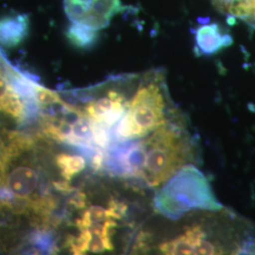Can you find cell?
I'll return each mask as SVG.
<instances>
[{
    "mask_svg": "<svg viewBox=\"0 0 255 255\" xmlns=\"http://www.w3.org/2000/svg\"><path fill=\"white\" fill-rule=\"evenodd\" d=\"M153 202L155 209L172 220L194 210L219 212L223 208L205 175L193 164L183 166L169 178Z\"/></svg>",
    "mask_w": 255,
    "mask_h": 255,
    "instance_id": "6da1fadb",
    "label": "cell"
},
{
    "mask_svg": "<svg viewBox=\"0 0 255 255\" xmlns=\"http://www.w3.org/2000/svg\"><path fill=\"white\" fill-rule=\"evenodd\" d=\"M146 161L143 179L150 186H158L171 178L187 159V148L179 132L165 124L144 140Z\"/></svg>",
    "mask_w": 255,
    "mask_h": 255,
    "instance_id": "7a4b0ae2",
    "label": "cell"
},
{
    "mask_svg": "<svg viewBox=\"0 0 255 255\" xmlns=\"http://www.w3.org/2000/svg\"><path fill=\"white\" fill-rule=\"evenodd\" d=\"M159 81L160 77H155L153 81L140 85L128 107L141 138L165 124V101Z\"/></svg>",
    "mask_w": 255,
    "mask_h": 255,
    "instance_id": "3957f363",
    "label": "cell"
},
{
    "mask_svg": "<svg viewBox=\"0 0 255 255\" xmlns=\"http://www.w3.org/2000/svg\"><path fill=\"white\" fill-rule=\"evenodd\" d=\"M64 8L71 23L95 30L108 27L112 18L125 9L121 0H64Z\"/></svg>",
    "mask_w": 255,
    "mask_h": 255,
    "instance_id": "277c9868",
    "label": "cell"
},
{
    "mask_svg": "<svg viewBox=\"0 0 255 255\" xmlns=\"http://www.w3.org/2000/svg\"><path fill=\"white\" fill-rule=\"evenodd\" d=\"M233 37L218 23L201 25L195 30V52L198 56L216 54L233 44Z\"/></svg>",
    "mask_w": 255,
    "mask_h": 255,
    "instance_id": "5b68a950",
    "label": "cell"
},
{
    "mask_svg": "<svg viewBox=\"0 0 255 255\" xmlns=\"http://www.w3.org/2000/svg\"><path fill=\"white\" fill-rule=\"evenodd\" d=\"M39 182L36 171L29 166L20 165L7 176V187L19 199H28Z\"/></svg>",
    "mask_w": 255,
    "mask_h": 255,
    "instance_id": "8992f818",
    "label": "cell"
},
{
    "mask_svg": "<svg viewBox=\"0 0 255 255\" xmlns=\"http://www.w3.org/2000/svg\"><path fill=\"white\" fill-rule=\"evenodd\" d=\"M28 25V17L24 14L0 18V44L6 47L18 46L27 36Z\"/></svg>",
    "mask_w": 255,
    "mask_h": 255,
    "instance_id": "52a82bcc",
    "label": "cell"
},
{
    "mask_svg": "<svg viewBox=\"0 0 255 255\" xmlns=\"http://www.w3.org/2000/svg\"><path fill=\"white\" fill-rule=\"evenodd\" d=\"M121 102H127L125 97L116 89H110L106 97H101L96 101H90L84 108V113L89 119L101 122L107 113Z\"/></svg>",
    "mask_w": 255,
    "mask_h": 255,
    "instance_id": "ba28073f",
    "label": "cell"
},
{
    "mask_svg": "<svg viewBox=\"0 0 255 255\" xmlns=\"http://www.w3.org/2000/svg\"><path fill=\"white\" fill-rule=\"evenodd\" d=\"M98 31L84 25L72 23L67 29L66 36L68 41L77 48L88 49L97 43L99 38Z\"/></svg>",
    "mask_w": 255,
    "mask_h": 255,
    "instance_id": "9c48e42d",
    "label": "cell"
},
{
    "mask_svg": "<svg viewBox=\"0 0 255 255\" xmlns=\"http://www.w3.org/2000/svg\"><path fill=\"white\" fill-rule=\"evenodd\" d=\"M56 164L65 180H71L74 176L81 173L85 168L86 161L80 155L60 153L56 157Z\"/></svg>",
    "mask_w": 255,
    "mask_h": 255,
    "instance_id": "30bf717a",
    "label": "cell"
},
{
    "mask_svg": "<svg viewBox=\"0 0 255 255\" xmlns=\"http://www.w3.org/2000/svg\"><path fill=\"white\" fill-rule=\"evenodd\" d=\"M30 243L35 248V251L41 252V254H52L54 252L53 237L45 231H38L32 234Z\"/></svg>",
    "mask_w": 255,
    "mask_h": 255,
    "instance_id": "8fae6325",
    "label": "cell"
},
{
    "mask_svg": "<svg viewBox=\"0 0 255 255\" xmlns=\"http://www.w3.org/2000/svg\"><path fill=\"white\" fill-rule=\"evenodd\" d=\"M91 126L94 144L101 148H108L112 142L110 128L93 119H91Z\"/></svg>",
    "mask_w": 255,
    "mask_h": 255,
    "instance_id": "7c38bea8",
    "label": "cell"
},
{
    "mask_svg": "<svg viewBox=\"0 0 255 255\" xmlns=\"http://www.w3.org/2000/svg\"><path fill=\"white\" fill-rule=\"evenodd\" d=\"M92 235L89 229L82 230L81 235L77 238L70 241V249L74 255H83L85 252H88L89 244L91 242Z\"/></svg>",
    "mask_w": 255,
    "mask_h": 255,
    "instance_id": "4fadbf2b",
    "label": "cell"
},
{
    "mask_svg": "<svg viewBox=\"0 0 255 255\" xmlns=\"http://www.w3.org/2000/svg\"><path fill=\"white\" fill-rule=\"evenodd\" d=\"M36 101L40 106H51L62 101L57 93L50 91L45 87L38 85L36 90Z\"/></svg>",
    "mask_w": 255,
    "mask_h": 255,
    "instance_id": "5bb4252c",
    "label": "cell"
},
{
    "mask_svg": "<svg viewBox=\"0 0 255 255\" xmlns=\"http://www.w3.org/2000/svg\"><path fill=\"white\" fill-rule=\"evenodd\" d=\"M88 215V218L90 219L92 224L97 222H103L105 220L110 219L108 210L104 209L101 206H91L87 211H85Z\"/></svg>",
    "mask_w": 255,
    "mask_h": 255,
    "instance_id": "9a60e30c",
    "label": "cell"
},
{
    "mask_svg": "<svg viewBox=\"0 0 255 255\" xmlns=\"http://www.w3.org/2000/svg\"><path fill=\"white\" fill-rule=\"evenodd\" d=\"M88 251L92 253H101V252L107 251V247L104 240L100 236L93 235Z\"/></svg>",
    "mask_w": 255,
    "mask_h": 255,
    "instance_id": "2e32d148",
    "label": "cell"
},
{
    "mask_svg": "<svg viewBox=\"0 0 255 255\" xmlns=\"http://www.w3.org/2000/svg\"><path fill=\"white\" fill-rule=\"evenodd\" d=\"M70 203L76 208H83L85 207V203H86L85 196L82 193H78L70 200Z\"/></svg>",
    "mask_w": 255,
    "mask_h": 255,
    "instance_id": "e0dca14e",
    "label": "cell"
},
{
    "mask_svg": "<svg viewBox=\"0 0 255 255\" xmlns=\"http://www.w3.org/2000/svg\"><path fill=\"white\" fill-rule=\"evenodd\" d=\"M14 194L9 190V188L6 187H1L0 188V201L3 203H6L7 201H11L14 199Z\"/></svg>",
    "mask_w": 255,
    "mask_h": 255,
    "instance_id": "ac0fdd59",
    "label": "cell"
},
{
    "mask_svg": "<svg viewBox=\"0 0 255 255\" xmlns=\"http://www.w3.org/2000/svg\"><path fill=\"white\" fill-rule=\"evenodd\" d=\"M54 186L59 191L69 192L73 189L67 182H55Z\"/></svg>",
    "mask_w": 255,
    "mask_h": 255,
    "instance_id": "d6986e66",
    "label": "cell"
},
{
    "mask_svg": "<svg viewBox=\"0 0 255 255\" xmlns=\"http://www.w3.org/2000/svg\"><path fill=\"white\" fill-rule=\"evenodd\" d=\"M248 2H249L250 10H251L250 18L248 21L252 22L253 25H255V0H248Z\"/></svg>",
    "mask_w": 255,
    "mask_h": 255,
    "instance_id": "ffe728a7",
    "label": "cell"
},
{
    "mask_svg": "<svg viewBox=\"0 0 255 255\" xmlns=\"http://www.w3.org/2000/svg\"></svg>",
    "mask_w": 255,
    "mask_h": 255,
    "instance_id": "44dd1931",
    "label": "cell"
}]
</instances>
